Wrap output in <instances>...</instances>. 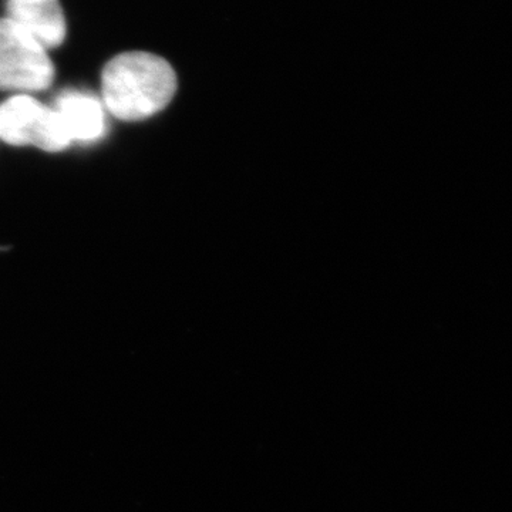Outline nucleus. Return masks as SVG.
I'll return each instance as SVG.
<instances>
[{"label":"nucleus","mask_w":512,"mask_h":512,"mask_svg":"<svg viewBox=\"0 0 512 512\" xmlns=\"http://www.w3.org/2000/svg\"><path fill=\"white\" fill-rule=\"evenodd\" d=\"M177 92V74L163 57L128 52L113 57L101 74L103 104L121 121H141L163 111Z\"/></svg>","instance_id":"nucleus-1"},{"label":"nucleus","mask_w":512,"mask_h":512,"mask_svg":"<svg viewBox=\"0 0 512 512\" xmlns=\"http://www.w3.org/2000/svg\"><path fill=\"white\" fill-rule=\"evenodd\" d=\"M53 80L55 66L45 47L12 20L0 19V90L42 92Z\"/></svg>","instance_id":"nucleus-2"},{"label":"nucleus","mask_w":512,"mask_h":512,"mask_svg":"<svg viewBox=\"0 0 512 512\" xmlns=\"http://www.w3.org/2000/svg\"><path fill=\"white\" fill-rule=\"evenodd\" d=\"M0 140L47 153H59L72 144L56 111L29 94H18L0 104Z\"/></svg>","instance_id":"nucleus-3"},{"label":"nucleus","mask_w":512,"mask_h":512,"mask_svg":"<svg viewBox=\"0 0 512 512\" xmlns=\"http://www.w3.org/2000/svg\"><path fill=\"white\" fill-rule=\"evenodd\" d=\"M6 12V18L46 50L55 49L64 42L66 19L59 0H8Z\"/></svg>","instance_id":"nucleus-4"},{"label":"nucleus","mask_w":512,"mask_h":512,"mask_svg":"<svg viewBox=\"0 0 512 512\" xmlns=\"http://www.w3.org/2000/svg\"><path fill=\"white\" fill-rule=\"evenodd\" d=\"M62 120L70 140L92 143L106 133V107L94 94L66 90L52 107Z\"/></svg>","instance_id":"nucleus-5"}]
</instances>
